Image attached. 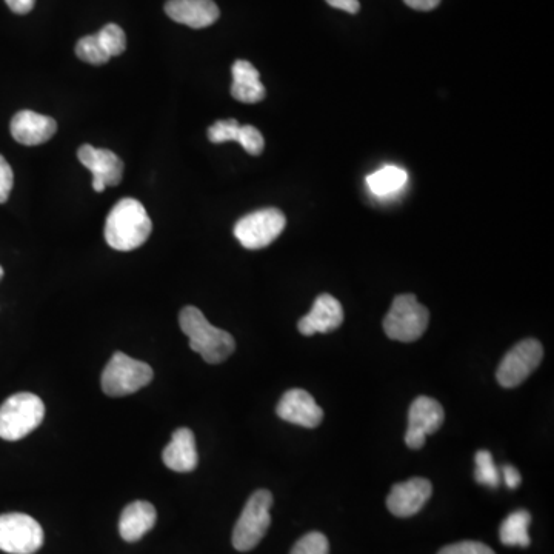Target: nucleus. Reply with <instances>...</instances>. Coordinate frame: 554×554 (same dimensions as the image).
<instances>
[{
  "label": "nucleus",
  "mask_w": 554,
  "mask_h": 554,
  "mask_svg": "<svg viewBox=\"0 0 554 554\" xmlns=\"http://www.w3.org/2000/svg\"><path fill=\"white\" fill-rule=\"evenodd\" d=\"M153 224L141 202L122 199L114 205L105 222V241L117 251H131L148 241Z\"/></svg>",
  "instance_id": "obj_1"
},
{
  "label": "nucleus",
  "mask_w": 554,
  "mask_h": 554,
  "mask_svg": "<svg viewBox=\"0 0 554 554\" xmlns=\"http://www.w3.org/2000/svg\"><path fill=\"white\" fill-rule=\"evenodd\" d=\"M179 324L190 339L191 350L201 354L208 364H222L236 350L233 336L211 325L199 308L185 307L179 314Z\"/></svg>",
  "instance_id": "obj_2"
},
{
  "label": "nucleus",
  "mask_w": 554,
  "mask_h": 554,
  "mask_svg": "<svg viewBox=\"0 0 554 554\" xmlns=\"http://www.w3.org/2000/svg\"><path fill=\"white\" fill-rule=\"evenodd\" d=\"M45 405L33 393H17L0 405V438L21 441L44 421Z\"/></svg>",
  "instance_id": "obj_3"
},
{
  "label": "nucleus",
  "mask_w": 554,
  "mask_h": 554,
  "mask_svg": "<svg viewBox=\"0 0 554 554\" xmlns=\"http://www.w3.org/2000/svg\"><path fill=\"white\" fill-rule=\"evenodd\" d=\"M430 313L419 304L414 294H401L394 298L390 311L384 319V331L393 341H418L427 331Z\"/></svg>",
  "instance_id": "obj_4"
},
{
  "label": "nucleus",
  "mask_w": 554,
  "mask_h": 554,
  "mask_svg": "<svg viewBox=\"0 0 554 554\" xmlns=\"http://www.w3.org/2000/svg\"><path fill=\"white\" fill-rule=\"evenodd\" d=\"M153 368L117 351L102 373V390L111 398L136 393L153 381Z\"/></svg>",
  "instance_id": "obj_5"
},
{
  "label": "nucleus",
  "mask_w": 554,
  "mask_h": 554,
  "mask_svg": "<svg viewBox=\"0 0 554 554\" xmlns=\"http://www.w3.org/2000/svg\"><path fill=\"white\" fill-rule=\"evenodd\" d=\"M271 505L273 494L270 491L257 490L251 494L233 531V547L237 551L253 550L265 538L271 525Z\"/></svg>",
  "instance_id": "obj_6"
},
{
  "label": "nucleus",
  "mask_w": 554,
  "mask_h": 554,
  "mask_svg": "<svg viewBox=\"0 0 554 554\" xmlns=\"http://www.w3.org/2000/svg\"><path fill=\"white\" fill-rule=\"evenodd\" d=\"M287 225L285 214L277 208H264L242 217L234 225V236L247 250H261L273 244Z\"/></svg>",
  "instance_id": "obj_7"
},
{
  "label": "nucleus",
  "mask_w": 554,
  "mask_h": 554,
  "mask_svg": "<svg viewBox=\"0 0 554 554\" xmlns=\"http://www.w3.org/2000/svg\"><path fill=\"white\" fill-rule=\"evenodd\" d=\"M44 545V530L24 513L0 514V550L10 554H34Z\"/></svg>",
  "instance_id": "obj_8"
},
{
  "label": "nucleus",
  "mask_w": 554,
  "mask_h": 554,
  "mask_svg": "<svg viewBox=\"0 0 554 554\" xmlns=\"http://www.w3.org/2000/svg\"><path fill=\"white\" fill-rule=\"evenodd\" d=\"M544 358V348L536 339H525L514 345L499 364L496 378L504 388L519 387L527 381Z\"/></svg>",
  "instance_id": "obj_9"
},
{
  "label": "nucleus",
  "mask_w": 554,
  "mask_h": 554,
  "mask_svg": "<svg viewBox=\"0 0 554 554\" xmlns=\"http://www.w3.org/2000/svg\"><path fill=\"white\" fill-rule=\"evenodd\" d=\"M444 419V408L436 399L428 396L416 399L408 411L407 447L411 450L424 447L428 434L436 433L444 424Z\"/></svg>",
  "instance_id": "obj_10"
},
{
  "label": "nucleus",
  "mask_w": 554,
  "mask_h": 554,
  "mask_svg": "<svg viewBox=\"0 0 554 554\" xmlns=\"http://www.w3.org/2000/svg\"><path fill=\"white\" fill-rule=\"evenodd\" d=\"M77 157L81 164L93 174V188L97 193H102L107 187H116L121 184L122 176H124V162L113 151L82 145L77 151Z\"/></svg>",
  "instance_id": "obj_11"
},
{
  "label": "nucleus",
  "mask_w": 554,
  "mask_h": 554,
  "mask_svg": "<svg viewBox=\"0 0 554 554\" xmlns=\"http://www.w3.org/2000/svg\"><path fill=\"white\" fill-rule=\"evenodd\" d=\"M276 413L282 421L305 428H316L324 419L322 408L308 391L301 388L288 390L277 404Z\"/></svg>",
  "instance_id": "obj_12"
},
{
  "label": "nucleus",
  "mask_w": 554,
  "mask_h": 554,
  "mask_svg": "<svg viewBox=\"0 0 554 554\" xmlns=\"http://www.w3.org/2000/svg\"><path fill=\"white\" fill-rule=\"evenodd\" d=\"M433 493V485L428 479L413 478L402 484L393 485L387 498V507L398 518H410L427 504Z\"/></svg>",
  "instance_id": "obj_13"
},
{
  "label": "nucleus",
  "mask_w": 554,
  "mask_h": 554,
  "mask_svg": "<svg viewBox=\"0 0 554 554\" xmlns=\"http://www.w3.org/2000/svg\"><path fill=\"white\" fill-rule=\"evenodd\" d=\"M11 136L25 147L45 144L56 134L57 124L53 117L22 110L11 119Z\"/></svg>",
  "instance_id": "obj_14"
},
{
  "label": "nucleus",
  "mask_w": 554,
  "mask_h": 554,
  "mask_svg": "<svg viewBox=\"0 0 554 554\" xmlns=\"http://www.w3.org/2000/svg\"><path fill=\"white\" fill-rule=\"evenodd\" d=\"M344 322V308L331 294H321L314 301L310 313L299 321L298 328L304 336L316 333H330L338 330Z\"/></svg>",
  "instance_id": "obj_15"
},
{
  "label": "nucleus",
  "mask_w": 554,
  "mask_h": 554,
  "mask_svg": "<svg viewBox=\"0 0 554 554\" xmlns=\"http://www.w3.org/2000/svg\"><path fill=\"white\" fill-rule=\"evenodd\" d=\"M165 13L177 24L187 25L194 30L210 27L221 16L213 0H168Z\"/></svg>",
  "instance_id": "obj_16"
},
{
  "label": "nucleus",
  "mask_w": 554,
  "mask_h": 554,
  "mask_svg": "<svg viewBox=\"0 0 554 554\" xmlns=\"http://www.w3.org/2000/svg\"><path fill=\"white\" fill-rule=\"evenodd\" d=\"M162 461L170 470L177 473H190L196 470L197 456L196 438L190 428H179L174 431L170 444L162 453Z\"/></svg>",
  "instance_id": "obj_17"
},
{
  "label": "nucleus",
  "mask_w": 554,
  "mask_h": 554,
  "mask_svg": "<svg viewBox=\"0 0 554 554\" xmlns=\"http://www.w3.org/2000/svg\"><path fill=\"white\" fill-rule=\"evenodd\" d=\"M156 508L150 502L136 501L127 505L122 511L119 531L124 541L136 542L156 524Z\"/></svg>",
  "instance_id": "obj_18"
},
{
  "label": "nucleus",
  "mask_w": 554,
  "mask_h": 554,
  "mask_svg": "<svg viewBox=\"0 0 554 554\" xmlns=\"http://www.w3.org/2000/svg\"><path fill=\"white\" fill-rule=\"evenodd\" d=\"M233 85L231 96L242 104H257L264 101L265 87L261 82L259 71L248 61H236L231 68Z\"/></svg>",
  "instance_id": "obj_19"
},
{
  "label": "nucleus",
  "mask_w": 554,
  "mask_h": 554,
  "mask_svg": "<svg viewBox=\"0 0 554 554\" xmlns=\"http://www.w3.org/2000/svg\"><path fill=\"white\" fill-rule=\"evenodd\" d=\"M531 516L527 510H518L511 513L504 522H502L499 536L502 544L507 547H530L531 539L528 534Z\"/></svg>",
  "instance_id": "obj_20"
},
{
  "label": "nucleus",
  "mask_w": 554,
  "mask_h": 554,
  "mask_svg": "<svg viewBox=\"0 0 554 554\" xmlns=\"http://www.w3.org/2000/svg\"><path fill=\"white\" fill-rule=\"evenodd\" d=\"M407 173L399 167H384L367 177V184L376 196H390L398 193L407 184Z\"/></svg>",
  "instance_id": "obj_21"
},
{
  "label": "nucleus",
  "mask_w": 554,
  "mask_h": 554,
  "mask_svg": "<svg viewBox=\"0 0 554 554\" xmlns=\"http://www.w3.org/2000/svg\"><path fill=\"white\" fill-rule=\"evenodd\" d=\"M474 461H476V471H474L476 482L485 487L498 488L501 478H499V470L494 464L490 451L479 450L474 456Z\"/></svg>",
  "instance_id": "obj_22"
},
{
  "label": "nucleus",
  "mask_w": 554,
  "mask_h": 554,
  "mask_svg": "<svg viewBox=\"0 0 554 554\" xmlns=\"http://www.w3.org/2000/svg\"><path fill=\"white\" fill-rule=\"evenodd\" d=\"M76 54L81 61L91 65H105L111 59L105 48L102 47L97 34L82 37L81 41L77 42Z\"/></svg>",
  "instance_id": "obj_23"
},
{
  "label": "nucleus",
  "mask_w": 554,
  "mask_h": 554,
  "mask_svg": "<svg viewBox=\"0 0 554 554\" xmlns=\"http://www.w3.org/2000/svg\"><path fill=\"white\" fill-rule=\"evenodd\" d=\"M97 36L110 57L121 56L127 48V36L119 25H105Z\"/></svg>",
  "instance_id": "obj_24"
},
{
  "label": "nucleus",
  "mask_w": 554,
  "mask_h": 554,
  "mask_svg": "<svg viewBox=\"0 0 554 554\" xmlns=\"http://www.w3.org/2000/svg\"><path fill=\"white\" fill-rule=\"evenodd\" d=\"M330 553V544L324 534L319 531H311L305 534L304 538L299 539L294 545L290 554H328Z\"/></svg>",
  "instance_id": "obj_25"
},
{
  "label": "nucleus",
  "mask_w": 554,
  "mask_h": 554,
  "mask_svg": "<svg viewBox=\"0 0 554 554\" xmlns=\"http://www.w3.org/2000/svg\"><path fill=\"white\" fill-rule=\"evenodd\" d=\"M241 124L236 119L217 121L208 128V139L213 144H225V142H237L239 139Z\"/></svg>",
  "instance_id": "obj_26"
},
{
  "label": "nucleus",
  "mask_w": 554,
  "mask_h": 554,
  "mask_svg": "<svg viewBox=\"0 0 554 554\" xmlns=\"http://www.w3.org/2000/svg\"><path fill=\"white\" fill-rule=\"evenodd\" d=\"M237 142L241 144V147L247 151L251 156H259L262 154L265 148L264 136L261 131L257 130L253 125H241V131H239V139Z\"/></svg>",
  "instance_id": "obj_27"
},
{
  "label": "nucleus",
  "mask_w": 554,
  "mask_h": 554,
  "mask_svg": "<svg viewBox=\"0 0 554 554\" xmlns=\"http://www.w3.org/2000/svg\"><path fill=\"white\" fill-rule=\"evenodd\" d=\"M438 554H496L482 542L464 541L447 545Z\"/></svg>",
  "instance_id": "obj_28"
},
{
  "label": "nucleus",
  "mask_w": 554,
  "mask_h": 554,
  "mask_svg": "<svg viewBox=\"0 0 554 554\" xmlns=\"http://www.w3.org/2000/svg\"><path fill=\"white\" fill-rule=\"evenodd\" d=\"M13 185V168L10 167L7 159L0 154V204H5L8 201Z\"/></svg>",
  "instance_id": "obj_29"
},
{
  "label": "nucleus",
  "mask_w": 554,
  "mask_h": 554,
  "mask_svg": "<svg viewBox=\"0 0 554 554\" xmlns=\"http://www.w3.org/2000/svg\"><path fill=\"white\" fill-rule=\"evenodd\" d=\"M330 7L338 8V10L347 11L350 14H358L361 10L359 0H325Z\"/></svg>",
  "instance_id": "obj_30"
},
{
  "label": "nucleus",
  "mask_w": 554,
  "mask_h": 554,
  "mask_svg": "<svg viewBox=\"0 0 554 554\" xmlns=\"http://www.w3.org/2000/svg\"><path fill=\"white\" fill-rule=\"evenodd\" d=\"M502 473H504L505 484H507V487L511 488V490H516V488L521 485V473H519V471L516 470L513 465H504V470H502Z\"/></svg>",
  "instance_id": "obj_31"
},
{
  "label": "nucleus",
  "mask_w": 554,
  "mask_h": 554,
  "mask_svg": "<svg viewBox=\"0 0 554 554\" xmlns=\"http://www.w3.org/2000/svg\"><path fill=\"white\" fill-rule=\"evenodd\" d=\"M8 8L16 14H28L33 11L36 0H5Z\"/></svg>",
  "instance_id": "obj_32"
},
{
  "label": "nucleus",
  "mask_w": 554,
  "mask_h": 554,
  "mask_svg": "<svg viewBox=\"0 0 554 554\" xmlns=\"http://www.w3.org/2000/svg\"><path fill=\"white\" fill-rule=\"evenodd\" d=\"M408 7L418 11H431L441 4V0H404Z\"/></svg>",
  "instance_id": "obj_33"
},
{
  "label": "nucleus",
  "mask_w": 554,
  "mask_h": 554,
  "mask_svg": "<svg viewBox=\"0 0 554 554\" xmlns=\"http://www.w3.org/2000/svg\"><path fill=\"white\" fill-rule=\"evenodd\" d=\"M2 277H4V268L0 267V281H2Z\"/></svg>",
  "instance_id": "obj_34"
}]
</instances>
